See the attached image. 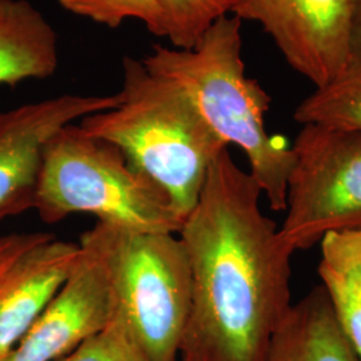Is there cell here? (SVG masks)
<instances>
[{"label":"cell","mask_w":361,"mask_h":361,"mask_svg":"<svg viewBox=\"0 0 361 361\" xmlns=\"http://www.w3.org/2000/svg\"><path fill=\"white\" fill-rule=\"evenodd\" d=\"M355 0H237L233 15L256 22L298 74L322 87L349 65Z\"/></svg>","instance_id":"52a82bcc"},{"label":"cell","mask_w":361,"mask_h":361,"mask_svg":"<svg viewBox=\"0 0 361 361\" xmlns=\"http://www.w3.org/2000/svg\"><path fill=\"white\" fill-rule=\"evenodd\" d=\"M237 0H158L159 38L190 50L219 19L233 15Z\"/></svg>","instance_id":"9a60e30c"},{"label":"cell","mask_w":361,"mask_h":361,"mask_svg":"<svg viewBox=\"0 0 361 361\" xmlns=\"http://www.w3.org/2000/svg\"><path fill=\"white\" fill-rule=\"evenodd\" d=\"M59 66L58 37L28 0H0V86L46 79Z\"/></svg>","instance_id":"7c38bea8"},{"label":"cell","mask_w":361,"mask_h":361,"mask_svg":"<svg viewBox=\"0 0 361 361\" xmlns=\"http://www.w3.org/2000/svg\"><path fill=\"white\" fill-rule=\"evenodd\" d=\"M79 245L102 261L116 313L147 356L177 361L192 307L190 259L180 235L97 222Z\"/></svg>","instance_id":"5b68a950"},{"label":"cell","mask_w":361,"mask_h":361,"mask_svg":"<svg viewBox=\"0 0 361 361\" xmlns=\"http://www.w3.org/2000/svg\"><path fill=\"white\" fill-rule=\"evenodd\" d=\"M66 11L116 28L126 20L142 22L149 32L158 37V0H58Z\"/></svg>","instance_id":"2e32d148"},{"label":"cell","mask_w":361,"mask_h":361,"mask_svg":"<svg viewBox=\"0 0 361 361\" xmlns=\"http://www.w3.org/2000/svg\"><path fill=\"white\" fill-rule=\"evenodd\" d=\"M243 20L228 15L216 22L190 50L157 44L145 67L168 78L192 98L207 125L245 153L250 176L271 210L286 207V182L293 165L292 145L267 130L271 97L246 75L243 61Z\"/></svg>","instance_id":"3957f363"},{"label":"cell","mask_w":361,"mask_h":361,"mask_svg":"<svg viewBox=\"0 0 361 361\" xmlns=\"http://www.w3.org/2000/svg\"><path fill=\"white\" fill-rule=\"evenodd\" d=\"M122 68L118 104L85 116L79 126L116 145L186 219L200 200L212 164L229 146L176 82L153 74L142 61L130 56Z\"/></svg>","instance_id":"7a4b0ae2"},{"label":"cell","mask_w":361,"mask_h":361,"mask_svg":"<svg viewBox=\"0 0 361 361\" xmlns=\"http://www.w3.org/2000/svg\"><path fill=\"white\" fill-rule=\"evenodd\" d=\"M301 125H323L361 131V67H348L331 82L316 87L293 114Z\"/></svg>","instance_id":"5bb4252c"},{"label":"cell","mask_w":361,"mask_h":361,"mask_svg":"<svg viewBox=\"0 0 361 361\" xmlns=\"http://www.w3.org/2000/svg\"><path fill=\"white\" fill-rule=\"evenodd\" d=\"M58 361H153L114 310L101 332Z\"/></svg>","instance_id":"e0dca14e"},{"label":"cell","mask_w":361,"mask_h":361,"mask_svg":"<svg viewBox=\"0 0 361 361\" xmlns=\"http://www.w3.org/2000/svg\"><path fill=\"white\" fill-rule=\"evenodd\" d=\"M292 152L285 243L310 250L328 233L361 229V131L302 125Z\"/></svg>","instance_id":"8992f818"},{"label":"cell","mask_w":361,"mask_h":361,"mask_svg":"<svg viewBox=\"0 0 361 361\" xmlns=\"http://www.w3.org/2000/svg\"><path fill=\"white\" fill-rule=\"evenodd\" d=\"M80 247L51 237L0 271V361L26 335L65 284Z\"/></svg>","instance_id":"30bf717a"},{"label":"cell","mask_w":361,"mask_h":361,"mask_svg":"<svg viewBox=\"0 0 361 361\" xmlns=\"http://www.w3.org/2000/svg\"><path fill=\"white\" fill-rule=\"evenodd\" d=\"M268 361H361L323 285L290 305L273 335Z\"/></svg>","instance_id":"8fae6325"},{"label":"cell","mask_w":361,"mask_h":361,"mask_svg":"<svg viewBox=\"0 0 361 361\" xmlns=\"http://www.w3.org/2000/svg\"><path fill=\"white\" fill-rule=\"evenodd\" d=\"M79 247L65 284L1 361H58L111 322L116 302L104 264Z\"/></svg>","instance_id":"9c48e42d"},{"label":"cell","mask_w":361,"mask_h":361,"mask_svg":"<svg viewBox=\"0 0 361 361\" xmlns=\"http://www.w3.org/2000/svg\"><path fill=\"white\" fill-rule=\"evenodd\" d=\"M349 63L361 67V0H355L349 32Z\"/></svg>","instance_id":"d6986e66"},{"label":"cell","mask_w":361,"mask_h":361,"mask_svg":"<svg viewBox=\"0 0 361 361\" xmlns=\"http://www.w3.org/2000/svg\"><path fill=\"white\" fill-rule=\"evenodd\" d=\"M34 209L46 224L75 213L134 232L178 234L185 222L116 145L71 123L47 143Z\"/></svg>","instance_id":"277c9868"},{"label":"cell","mask_w":361,"mask_h":361,"mask_svg":"<svg viewBox=\"0 0 361 361\" xmlns=\"http://www.w3.org/2000/svg\"><path fill=\"white\" fill-rule=\"evenodd\" d=\"M261 195L222 150L178 233L190 259L192 307L177 361H268L293 304L295 252L262 213Z\"/></svg>","instance_id":"6da1fadb"},{"label":"cell","mask_w":361,"mask_h":361,"mask_svg":"<svg viewBox=\"0 0 361 361\" xmlns=\"http://www.w3.org/2000/svg\"><path fill=\"white\" fill-rule=\"evenodd\" d=\"M317 273L337 323L361 360V229L325 234Z\"/></svg>","instance_id":"4fadbf2b"},{"label":"cell","mask_w":361,"mask_h":361,"mask_svg":"<svg viewBox=\"0 0 361 361\" xmlns=\"http://www.w3.org/2000/svg\"><path fill=\"white\" fill-rule=\"evenodd\" d=\"M50 233H13L0 235V271L28 247L51 237Z\"/></svg>","instance_id":"ac0fdd59"},{"label":"cell","mask_w":361,"mask_h":361,"mask_svg":"<svg viewBox=\"0 0 361 361\" xmlns=\"http://www.w3.org/2000/svg\"><path fill=\"white\" fill-rule=\"evenodd\" d=\"M114 95L66 94L0 113V221L35 207L43 154L52 137L85 116L116 107Z\"/></svg>","instance_id":"ba28073f"}]
</instances>
